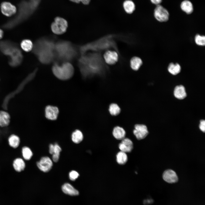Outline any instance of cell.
Returning <instances> with one entry per match:
<instances>
[{
    "instance_id": "6da1fadb",
    "label": "cell",
    "mask_w": 205,
    "mask_h": 205,
    "mask_svg": "<svg viewBox=\"0 0 205 205\" xmlns=\"http://www.w3.org/2000/svg\"><path fill=\"white\" fill-rule=\"evenodd\" d=\"M77 64L84 79L96 75H104L108 69L100 52H89L80 55Z\"/></svg>"
},
{
    "instance_id": "7a4b0ae2",
    "label": "cell",
    "mask_w": 205,
    "mask_h": 205,
    "mask_svg": "<svg viewBox=\"0 0 205 205\" xmlns=\"http://www.w3.org/2000/svg\"><path fill=\"white\" fill-rule=\"evenodd\" d=\"M56 41L54 38L42 36L37 39L33 43L32 52L41 63L48 65L55 61V47Z\"/></svg>"
},
{
    "instance_id": "3957f363",
    "label": "cell",
    "mask_w": 205,
    "mask_h": 205,
    "mask_svg": "<svg viewBox=\"0 0 205 205\" xmlns=\"http://www.w3.org/2000/svg\"><path fill=\"white\" fill-rule=\"evenodd\" d=\"M118 35L109 34L84 44L77 45L80 55L89 52H100L112 49L120 55L115 40Z\"/></svg>"
},
{
    "instance_id": "277c9868",
    "label": "cell",
    "mask_w": 205,
    "mask_h": 205,
    "mask_svg": "<svg viewBox=\"0 0 205 205\" xmlns=\"http://www.w3.org/2000/svg\"><path fill=\"white\" fill-rule=\"evenodd\" d=\"M56 60L71 63L80 56L77 45L66 40H56L55 47Z\"/></svg>"
},
{
    "instance_id": "5b68a950",
    "label": "cell",
    "mask_w": 205,
    "mask_h": 205,
    "mask_svg": "<svg viewBox=\"0 0 205 205\" xmlns=\"http://www.w3.org/2000/svg\"><path fill=\"white\" fill-rule=\"evenodd\" d=\"M40 1V0H29L20 3L18 14L3 25V28L6 30L11 29L27 19L36 9Z\"/></svg>"
},
{
    "instance_id": "8992f818",
    "label": "cell",
    "mask_w": 205,
    "mask_h": 205,
    "mask_svg": "<svg viewBox=\"0 0 205 205\" xmlns=\"http://www.w3.org/2000/svg\"><path fill=\"white\" fill-rule=\"evenodd\" d=\"M0 52L9 57V63L10 66H18L22 61L23 56L21 50L17 44L11 41H0Z\"/></svg>"
},
{
    "instance_id": "52a82bcc",
    "label": "cell",
    "mask_w": 205,
    "mask_h": 205,
    "mask_svg": "<svg viewBox=\"0 0 205 205\" xmlns=\"http://www.w3.org/2000/svg\"><path fill=\"white\" fill-rule=\"evenodd\" d=\"M52 64V71L53 75L58 79L66 81L73 77L74 69L71 63L55 61Z\"/></svg>"
},
{
    "instance_id": "ba28073f",
    "label": "cell",
    "mask_w": 205,
    "mask_h": 205,
    "mask_svg": "<svg viewBox=\"0 0 205 205\" xmlns=\"http://www.w3.org/2000/svg\"><path fill=\"white\" fill-rule=\"evenodd\" d=\"M68 27L67 21L62 17H56L51 25V29L54 34L60 35L65 33Z\"/></svg>"
},
{
    "instance_id": "9c48e42d",
    "label": "cell",
    "mask_w": 205,
    "mask_h": 205,
    "mask_svg": "<svg viewBox=\"0 0 205 205\" xmlns=\"http://www.w3.org/2000/svg\"><path fill=\"white\" fill-rule=\"evenodd\" d=\"M154 15L158 21L161 22H165L169 19V13L166 9L159 4L156 5L154 10Z\"/></svg>"
},
{
    "instance_id": "30bf717a",
    "label": "cell",
    "mask_w": 205,
    "mask_h": 205,
    "mask_svg": "<svg viewBox=\"0 0 205 205\" xmlns=\"http://www.w3.org/2000/svg\"><path fill=\"white\" fill-rule=\"evenodd\" d=\"M119 56H121L115 50H106L103 55L104 60L107 64L112 65L115 64L118 61Z\"/></svg>"
},
{
    "instance_id": "8fae6325",
    "label": "cell",
    "mask_w": 205,
    "mask_h": 205,
    "mask_svg": "<svg viewBox=\"0 0 205 205\" xmlns=\"http://www.w3.org/2000/svg\"><path fill=\"white\" fill-rule=\"evenodd\" d=\"M36 165L41 171L47 172L51 169L53 165V163L49 157L45 156L42 157L39 161L37 162Z\"/></svg>"
},
{
    "instance_id": "7c38bea8",
    "label": "cell",
    "mask_w": 205,
    "mask_h": 205,
    "mask_svg": "<svg viewBox=\"0 0 205 205\" xmlns=\"http://www.w3.org/2000/svg\"><path fill=\"white\" fill-rule=\"evenodd\" d=\"M133 133L136 138L141 140L145 138L148 134L147 126L144 124H136Z\"/></svg>"
},
{
    "instance_id": "4fadbf2b",
    "label": "cell",
    "mask_w": 205,
    "mask_h": 205,
    "mask_svg": "<svg viewBox=\"0 0 205 205\" xmlns=\"http://www.w3.org/2000/svg\"><path fill=\"white\" fill-rule=\"evenodd\" d=\"M59 112V109L57 107L48 105L45 109V117L49 120H55L58 118Z\"/></svg>"
},
{
    "instance_id": "5bb4252c",
    "label": "cell",
    "mask_w": 205,
    "mask_h": 205,
    "mask_svg": "<svg viewBox=\"0 0 205 205\" xmlns=\"http://www.w3.org/2000/svg\"><path fill=\"white\" fill-rule=\"evenodd\" d=\"M1 10L3 15L8 17L13 15L17 11L15 6L10 3L7 2L2 3L1 5Z\"/></svg>"
},
{
    "instance_id": "9a60e30c",
    "label": "cell",
    "mask_w": 205,
    "mask_h": 205,
    "mask_svg": "<svg viewBox=\"0 0 205 205\" xmlns=\"http://www.w3.org/2000/svg\"><path fill=\"white\" fill-rule=\"evenodd\" d=\"M163 178L165 181L170 183H175L178 181L176 173L171 169L165 170L163 174Z\"/></svg>"
},
{
    "instance_id": "2e32d148",
    "label": "cell",
    "mask_w": 205,
    "mask_h": 205,
    "mask_svg": "<svg viewBox=\"0 0 205 205\" xmlns=\"http://www.w3.org/2000/svg\"><path fill=\"white\" fill-rule=\"evenodd\" d=\"M118 147L120 151L126 153H129L133 149V144L130 139L125 138L122 140V142L119 144Z\"/></svg>"
},
{
    "instance_id": "e0dca14e",
    "label": "cell",
    "mask_w": 205,
    "mask_h": 205,
    "mask_svg": "<svg viewBox=\"0 0 205 205\" xmlns=\"http://www.w3.org/2000/svg\"><path fill=\"white\" fill-rule=\"evenodd\" d=\"M13 166L14 170L18 172L24 171L26 167V164L24 160L20 157H17L14 159Z\"/></svg>"
},
{
    "instance_id": "ac0fdd59",
    "label": "cell",
    "mask_w": 205,
    "mask_h": 205,
    "mask_svg": "<svg viewBox=\"0 0 205 205\" xmlns=\"http://www.w3.org/2000/svg\"><path fill=\"white\" fill-rule=\"evenodd\" d=\"M10 121V116L9 113L4 111H0V126L5 127L8 126Z\"/></svg>"
},
{
    "instance_id": "d6986e66",
    "label": "cell",
    "mask_w": 205,
    "mask_h": 205,
    "mask_svg": "<svg viewBox=\"0 0 205 205\" xmlns=\"http://www.w3.org/2000/svg\"><path fill=\"white\" fill-rule=\"evenodd\" d=\"M181 10L187 14H191L194 10L192 2L188 0H184L181 4Z\"/></svg>"
},
{
    "instance_id": "ffe728a7",
    "label": "cell",
    "mask_w": 205,
    "mask_h": 205,
    "mask_svg": "<svg viewBox=\"0 0 205 205\" xmlns=\"http://www.w3.org/2000/svg\"><path fill=\"white\" fill-rule=\"evenodd\" d=\"M62 190L65 193L71 196H76L79 194L78 191L70 184L65 183L62 186Z\"/></svg>"
},
{
    "instance_id": "44dd1931",
    "label": "cell",
    "mask_w": 205,
    "mask_h": 205,
    "mask_svg": "<svg viewBox=\"0 0 205 205\" xmlns=\"http://www.w3.org/2000/svg\"><path fill=\"white\" fill-rule=\"evenodd\" d=\"M174 94L177 98L179 99H183L185 98L186 94L184 87L182 85L176 86L175 88Z\"/></svg>"
},
{
    "instance_id": "7402d4cb",
    "label": "cell",
    "mask_w": 205,
    "mask_h": 205,
    "mask_svg": "<svg viewBox=\"0 0 205 205\" xmlns=\"http://www.w3.org/2000/svg\"><path fill=\"white\" fill-rule=\"evenodd\" d=\"M112 134L116 139L122 140L125 138L126 132L122 128L116 126L113 129Z\"/></svg>"
},
{
    "instance_id": "603a6c76",
    "label": "cell",
    "mask_w": 205,
    "mask_h": 205,
    "mask_svg": "<svg viewBox=\"0 0 205 205\" xmlns=\"http://www.w3.org/2000/svg\"><path fill=\"white\" fill-rule=\"evenodd\" d=\"M20 142V139L19 137L15 134H11L8 138L9 145L14 148H16L19 146Z\"/></svg>"
},
{
    "instance_id": "cb8c5ba5",
    "label": "cell",
    "mask_w": 205,
    "mask_h": 205,
    "mask_svg": "<svg viewBox=\"0 0 205 205\" xmlns=\"http://www.w3.org/2000/svg\"><path fill=\"white\" fill-rule=\"evenodd\" d=\"M130 66L134 71H137L143 63L142 59L139 57L134 56L132 57L130 61Z\"/></svg>"
},
{
    "instance_id": "d4e9b609",
    "label": "cell",
    "mask_w": 205,
    "mask_h": 205,
    "mask_svg": "<svg viewBox=\"0 0 205 205\" xmlns=\"http://www.w3.org/2000/svg\"><path fill=\"white\" fill-rule=\"evenodd\" d=\"M168 70L171 74L175 75L179 73L181 70L180 65L177 63H170L168 67Z\"/></svg>"
},
{
    "instance_id": "484cf974",
    "label": "cell",
    "mask_w": 205,
    "mask_h": 205,
    "mask_svg": "<svg viewBox=\"0 0 205 205\" xmlns=\"http://www.w3.org/2000/svg\"><path fill=\"white\" fill-rule=\"evenodd\" d=\"M20 46L23 50L26 52L32 51L33 47V44L32 42L28 39L23 40L21 42Z\"/></svg>"
},
{
    "instance_id": "4316f807",
    "label": "cell",
    "mask_w": 205,
    "mask_h": 205,
    "mask_svg": "<svg viewBox=\"0 0 205 205\" xmlns=\"http://www.w3.org/2000/svg\"><path fill=\"white\" fill-rule=\"evenodd\" d=\"M71 139L74 143L78 144L81 142L83 139V135L82 132L79 130H76L73 132Z\"/></svg>"
},
{
    "instance_id": "83f0119b",
    "label": "cell",
    "mask_w": 205,
    "mask_h": 205,
    "mask_svg": "<svg viewBox=\"0 0 205 205\" xmlns=\"http://www.w3.org/2000/svg\"><path fill=\"white\" fill-rule=\"evenodd\" d=\"M123 7L125 11L128 13H132L135 9V6L134 2L131 0L125 1L123 4Z\"/></svg>"
},
{
    "instance_id": "f1b7e54d",
    "label": "cell",
    "mask_w": 205,
    "mask_h": 205,
    "mask_svg": "<svg viewBox=\"0 0 205 205\" xmlns=\"http://www.w3.org/2000/svg\"><path fill=\"white\" fill-rule=\"evenodd\" d=\"M128 156L126 153L120 151L116 155V160L118 164L121 165L125 164L127 161Z\"/></svg>"
},
{
    "instance_id": "f546056e",
    "label": "cell",
    "mask_w": 205,
    "mask_h": 205,
    "mask_svg": "<svg viewBox=\"0 0 205 205\" xmlns=\"http://www.w3.org/2000/svg\"><path fill=\"white\" fill-rule=\"evenodd\" d=\"M22 156L26 160H29L32 157L33 154L31 149L28 147L24 146L22 147L21 149Z\"/></svg>"
},
{
    "instance_id": "4dcf8cb0",
    "label": "cell",
    "mask_w": 205,
    "mask_h": 205,
    "mask_svg": "<svg viewBox=\"0 0 205 205\" xmlns=\"http://www.w3.org/2000/svg\"><path fill=\"white\" fill-rule=\"evenodd\" d=\"M109 111L110 114L116 116L120 112L121 109L119 106L116 104L112 103L109 106Z\"/></svg>"
},
{
    "instance_id": "1f68e13d",
    "label": "cell",
    "mask_w": 205,
    "mask_h": 205,
    "mask_svg": "<svg viewBox=\"0 0 205 205\" xmlns=\"http://www.w3.org/2000/svg\"><path fill=\"white\" fill-rule=\"evenodd\" d=\"M195 42L196 44L200 46H204L205 44V37L204 36L196 34L195 37Z\"/></svg>"
},
{
    "instance_id": "d6a6232c",
    "label": "cell",
    "mask_w": 205,
    "mask_h": 205,
    "mask_svg": "<svg viewBox=\"0 0 205 205\" xmlns=\"http://www.w3.org/2000/svg\"><path fill=\"white\" fill-rule=\"evenodd\" d=\"M62 150L61 148L57 144L54 145V149L52 155L56 156L59 157L60 153Z\"/></svg>"
},
{
    "instance_id": "836d02e7",
    "label": "cell",
    "mask_w": 205,
    "mask_h": 205,
    "mask_svg": "<svg viewBox=\"0 0 205 205\" xmlns=\"http://www.w3.org/2000/svg\"><path fill=\"white\" fill-rule=\"evenodd\" d=\"M79 176L78 173L75 171H72L69 173L70 179L72 181L75 180Z\"/></svg>"
},
{
    "instance_id": "e575fe53",
    "label": "cell",
    "mask_w": 205,
    "mask_h": 205,
    "mask_svg": "<svg viewBox=\"0 0 205 205\" xmlns=\"http://www.w3.org/2000/svg\"><path fill=\"white\" fill-rule=\"evenodd\" d=\"M199 128L202 132H204L205 131V121L204 120H201L200 121Z\"/></svg>"
},
{
    "instance_id": "d590c367",
    "label": "cell",
    "mask_w": 205,
    "mask_h": 205,
    "mask_svg": "<svg viewBox=\"0 0 205 205\" xmlns=\"http://www.w3.org/2000/svg\"><path fill=\"white\" fill-rule=\"evenodd\" d=\"M150 1L153 4L157 5L160 4L161 3L162 0H150Z\"/></svg>"
},
{
    "instance_id": "8d00e7d4",
    "label": "cell",
    "mask_w": 205,
    "mask_h": 205,
    "mask_svg": "<svg viewBox=\"0 0 205 205\" xmlns=\"http://www.w3.org/2000/svg\"><path fill=\"white\" fill-rule=\"evenodd\" d=\"M49 152L51 154H52L54 149V145L50 144L49 145Z\"/></svg>"
},
{
    "instance_id": "74e56055",
    "label": "cell",
    "mask_w": 205,
    "mask_h": 205,
    "mask_svg": "<svg viewBox=\"0 0 205 205\" xmlns=\"http://www.w3.org/2000/svg\"><path fill=\"white\" fill-rule=\"evenodd\" d=\"M91 0H80V2H81L83 4L85 5L89 4Z\"/></svg>"
},
{
    "instance_id": "f35d334b",
    "label": "cell",
    "mask_w": 205,
    "mask_h": 205,
    "mask_svg": "<svg viewBox=\"0 0 205 205\" xmlns=\"http://www.w3.org/2000/svg\"><path fill=\"white\" fill-rule=\"evenodd\" d=\"M3 35V31L0 29V39L2 38Z\"/></svg>"
},
{
    "instance_id": "ab89813d",
    "label": "cell",
    "mask_w": 205,
    "mask_h": 205,
    "mask_svg": "<svg viewBox=\"0 0 205 205\" xmlns=\"http://www.w3.org/2000/svg\"><path fill=\"white\" fill-rule=\"evenodd\" d=\"M70 1L76 3H79L80 2V0H70Z\"/></svg>"
}]
</instances>
